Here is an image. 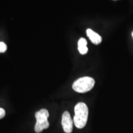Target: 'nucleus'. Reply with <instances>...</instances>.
Returning a JSON list of instances; mask_svg holds the SVG:
<instances>
[{
    "instance_id": "obj_5",
    "label": "nucleus",
    "mask_w": 133,
    "mask_h": 133,
    "mask_svg": "<svg viewBox=\"0 0 133 133\" xmlns=\"http://www.w3.org/2000/svg\"><path fill=\"white\" fill-rule=\"evenodd\" d=\"M86 34H87V36L89 37V39H90L93 44L98 45V44H99L100 43L102 42V37L99 34H97V33H96L95 31L92 30L91 29H87Z\"/></svg>"
},
{
    "instance_id": "obj_4",
    "label": "nucleus",
    "mask_w": 133,
    "mask_h": 133,
    "mask_svg": "<svg viewBox=\"0 0 133 133\" xmlns=\"http://www.w3.org/2000/svg\"><path fill=\"white\" fill-rule=\"evenodd\" d=\"M73 122L69 112L66 111L62 116V126L65 133H71L73 131Z\"/></svg>"
},
{
    "instance_id": "obj_1",
    "label": "nucleus",
    "mask_w": 133,
    "mask_h": 133,
    "mask_svg": "<svg viewBox=\"0 0 133 133\" xmlns=\"http://www.w3.org/2000/svg\"><path fill=\"white\" fill-rule=\"evenodd\" d=\"M74 123L77 128L82 129L86 126L88 118V108L83 102H79L75 107Z\"/></svg>"
},
{
    "instance_id": "obj_8",
    "label": "nucleus",
    "mask_w": 133,
    "mask_h": 133,
    "mask_svg": "<svg viewBox=\"0 0 133 133\" xmlns=\"http://www.w3.org/2000/svg\"><path fill=\"white\" fill-rule=\"evenodd\" d=\"M5 114H6V112H5L4 110L2 108H0V119H2L3 118H4Z\"/></svg>"
},
{
    "instance_id": "obj_6",
    "label": "nucleus",
    "mask_w": 133,
    "mask_h": 133,
    "mask_svg": "<svg viewBox=\"0 0 133 133\" xmlns=\"http://www.w3.org/2000/svg\"><path fill=\"white\" fill-rule=\"evenodd\" d=\"M78 49L81 54H86L88 52V49L87 48V41L84 38H81L79 39L78 43Z\"/></svg>"
},
{
    "instance_id": "obj_2",
    "label": "nucleus",
    "mask_w": 133,
    "mask_h": 133,
    "mask_svg": "<svg viewBox=\"0 0 133 133\" xmlns=\"http://www.w3.org/2000/svg\"><path fill=\"white\" fill-rule=\"evenodd\" d=\"M95 84V81L91 77L84 76L76 80L73 84L74 91L79 93H84L91 91Z\"/></svg>"
},
{
    "instance_id": "obj_9",
    "label": "nucleus",
    "mask_w": 133,
    "mask_h": 133,
    "mask_svg": "<svg viewBox=\"0 0 133 133\" xmlns=\"http://www.w3.org/2000/svg\"><path fill=\"white\" fill-rule=\"evenodd\" d=\"M132 37H133V31H132Z\"/></svg>"
},
{
    "instance_id": "obj_7",
    "label": "nucleus",
    "mask_w": 133,
    "mask_h": 133,
    "mask_svg": "<svg viewBox=\"0 0 133 133\" xmlns=\"http://www.w3.org/2000/svg\"><path fill=\"white\" fill-rule=\"evenodd\" d=\"M7 50V45L3 42H0V53L6 52Z\"/></svg>"
},
{
    "instance_id": "obj_3",
    "label": "nucleus",
    "mask_w": 133,
    "mask_h": 133,
    "mask_svg": "<svg viewBox=\"0 0 133 133\" xmlns=\"http://www.w3.org/2000/svg\"><path fill=\"white\" fill-rule=\"evenodd\" d=\"M49 115V112L46 109H41L40 110L36 112V123L35 126V131L36 132L39 133L44 129L49 128V123L48 121Z\"/></svg>"
}]
</instances>
